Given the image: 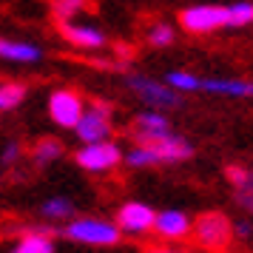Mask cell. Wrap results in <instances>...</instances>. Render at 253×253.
<instances>
[{
  "label": "cell",
  "instance_id": "16",
  "mask_svg": "<svg viewBox=\"0 0 253 253\" xmlns=\"http://www.w3.org/2000/svg\"><path fill=\"white\" fill-rule=\"evenodd\" d=\"M12 253H54V236L48 233H23Z\"/></svg>",
  "mask_w": 253,
  "mask_h": 253
},
{
  "label": "cell",
  "instance_id": "2",
  "mask_svg": "<svg viewBox=\"0 0 253 253\" xmlns=\"http://www.w3.org/2000/svg\"><path fill=\"white\" fill-rule=\"evenodd\" d=\"M60 236L69 242L91 245V248H117L123 242V230L117 228V222L97 216H74L60 228Z\"/></svg>",
  "mask_w": 253,
  "mask_h": 253
},
{
  "label": "cell",
  "instance_id": "26",
  "mask_svg": "<svg viewBox=\"0 0 253 253\" xmlns=\"http://www.w3.org/2000/svg\"><path fill=\"white\" fill-rule=\"evenodd\" d=\"M233 236L242 242H253V222H248V219L233 222Z\"/></svg>",
  "mask_w": 253,
  "mask_h": 253
},
{
  "label": "cell",
  "instance_id": "12",
  "mask_svg": "<svg viewBox=\"0 0 253 253\" xmlns=\"http://www.w3.org/2000/svg\"><path fill=\"white\" fill-rule=\"evenodd\" d=\"M199 91L242 100V97H253V80H219V77H208V80L199 83Z\"/></svg>",
  "mask_w": 253,
  "mask_h": 253
},
{
  "label": "cell",
  "instance_id": "24",
  "mask_svg": "<svg viewBox=\"0 0 253 253\" xmlns=\"http://www.w3.org/2000/svg\"><path fill=\"white\" fill-rule=\"evenodd\" d=\"M83 3H85V0H51V12L57 14L60 23H63V20H71L74 14L80 12Z\"/></svg>",
  "mask_w": 253,
  "mask_h": 253
},
{
  "label": "cell",
  "instance_id": "11",
  "mask_svg": "<svg viewBox=\"0 0 253 253\" xmlns=\"http://www.w3.org/2000/svg\"><path fill=\"white\" fill-rule=\"evenodd\" d=\"M60 32L69 40L71 46L77 48H103L105 46V35L91 23H74V20H63Z\"/></svg>",
  "mask_w": 253,
  "mask_h": 253
},
{
  "label": "cell",
  "instance_id": "1",
  "mask_svg": "<svg viewBox=\"0 0 253 253\" xmlns=\"http://www.w3.org/2000/svg\"><path fill=\"white\" fill-rule=\"evenodd\" d=\"M194 242L205 253H228L233 245V219L225 211H202L194 219Z\"/></svg>",
  "mask_w": 253,
  "mask_h": 253
},
{
  "label": "cell",
  "instance_id": "13",
  "mask_svg": "<svg viewBox=\"0 0 253 253\" xmlns=\"http://www.w3.org/2000/svg\"><path fill=\"white\" fill-rule=\"evenodd\" d=\"M0 57L12 60V63H40V60H43V48L35 46V43L0 37Z\"/></svg>",
  "mask_w": 253,
  "mask_h": 253
},
{
  "label": "cell",
  "instance_id": "8",
  "mask_svg": "<svg viewBox=\"0 0 253 253\" xmlns=\"http://www.w3.org/2000/svg\"><path fill=\"white\" fill-rule=\"evenodd\" d=\"M179 23L191 35H211L225 26V6L205 3V6H191L179 14Z\"/></svg>",
  "mask_w": 253,
  "mask_h": 253
},
{
  "label": "cell",
  "instance_id": "7",
  "mask_svg": "<svg viewBox=\"0 0 253 253\" xmlns=\"http://www.w3.org/2000/svg\"><path fill=\"white\" fill-rule=\"evenodd\" d=\"M83 111H85L83 97L71 88H57L48 97V117L60 128H77V123L83 120Z\"/></svg>",
  "mask_w": 253,
  "mask_h": 253
},
{
  "label": "cell",
  "instance_id": "28",
  "mask_svg": "<svg viewBox=\"0 0 253 253\" xmlns=\"http://www.w3.org/2000/svg\"><path fill=\"white\" fill-rule=\"evenodd\" d=\"M148 253H182V251H165V248H154V251H148Z\"/></svg>",
  "mask_w": 253,
  "mask_h": 253
},
{
  "label": "cell",
  "instance_id": "3",
  "mask_svg": "<svg viewBox=\"0 0 253 253\" xmlns=\"http://www.w3.org/2000/svg\"><path fill=\"white\" fill-rule=\"evenodd\" d=\"M137 145H145L157 154V160L160 162H185L194 157V145L188 142L185 137L179 134H173V131H160V134H137Z\"/></svg>",
  "mask_w": 253,
  "mask_h": 253
},
{
  "label": "cell",
  "instance_id": "10",
  "mask_svg": "<svg viewBox=\"0 0 253 253\" xmlns=\"http://www.w3.org/2000/svg\"><path fill=\"white\" fill-rule=\"evenodd\" d=\"M194 228V219L188 216L185 211H160L157 219H154V230H157V236L162 239H185L188 233Z\"/></svg>",
  "mask_w": 253,
  "mask_h": 253
},
{
  "label": "cell",
  "instance_id": "18",
  "mask_svg": "<svg viewBox=\"0 0 253 253\" xmlns=\"http://www.w3.org/2000/svg\"><path fill=\"white\" fill-rule=\"evenodd\" d=\"M253 23V3L239 0V3H230L225 6V26L228 29H245Z\"/></svg>",
  "mask_w": 253,
  "mask_h": 253
},
{
  "label": "cell",
  "instance_id": "15",
  "mask_svg": "<svg viewBox=\"0 0 253 253\" xmlns=\"http://www.w3.org/2000/svg\"><path fill=\"white\" fill-rule=\"evenodd\" d=\"M40 216L43 219H51V222H63V219H74L77 216V208L71 199L66 196H51L40 205Z\"/></svg>",
  "mask_w": 253,
  "mask_h": 253
},
{
  "label": "cell",
  "instance_id": "5",
  "mask_svg": "<svg viewBox=\"0 0 253 253\" xmlns=\"http://www.w3.org/2000/svg\"><path fill=\"white\" fill-rule=\"evenodd\" d=\"M74 134L80 137V142L91 145V142H105L111 137V105L94 100L85 111H83V120L77 123Z\"/></svg>",
  "mask_w": 253,
  "mask_h": 253
},
{
  "label": "cell",
  "instance_id": "23",
  "mask_svg": "<svg viewBox=\"0 0 253 253\" xmlns=\"http://www.w3.org/2000/svg\"><path fill=\"white\" fill-rule=\"evenodd\" d=\"M148 43H151V46H157V48L171 46V43H173V29L168 23L151 26V29H148Z\"/></svg>",
  "mask_w": 253,
  "mask_h": 253
},
{
  "label": "cell",
  "instance_id": "25",
  "mask_svg": "<svg viewBox=\"0 0 253 253\" xmlns=\"http://www.w3.org/2000/svg\"><path fill=\"white\" fill-rule=\"evenodd\" d=\"M20 154H23L20 142H6V148L0 154V165H14V162L20 160Z\"/></svg>",
  "mask_w": 253,
  "mask_h": 253
},
{
  "label": "cell",
  "instance_id": "21",
  "mask_svg": "<svg viewBox=\"0 0 253 253\" xmlns=\"http://www.w3.org/2000/svg\"><path fill=\"white\" fill-rule=\"evenodd\" d=\"M165 83L171 85L173 91L188 94V91H199L202 77H196V74H191V71H168V74H165Z\"/></svg>",
  "mask_w": 253,
  "mask_h": 253
},
{
  "label": "cell",
  "instance_id": "20",
  "mask_svg": "<svg viewBox=\"0 0 253 253\" xmlns=\"http://www.w3.org/2000/svg\"><path fill=\"white\" fill-rule=\"evenodd\" d=\"M225 176H228V182L233 185V191H239V194H253V168L228 165V168H225Z\"/></svg>",
  "mask_w": 253,
  "mask_h": 253
},
{
  "label": "cell",
  "instance_id": "17",
  "mask_svg": "<svg viewBox=\"0 0 253 253\" xmlns=\"http://www.w3.org/2000/svg\"><path fill=\"white\" fill-rule=\"evenodd\" d=\"M160 131H171V123L168 117L160 114V111H142L134 120V137L137 134H160Z\"/></svg>",
  "mask_w": 253,
  "mask_h": 253
},
{
  "label": "cell",
  "instance_id": "19",
  "mask_svg": "<svg viewBox=\"0 0 253 253\" xmlns=\"http://www.w3.org/2000/svg\"><path fill=\"white\" fill-rule=\"evenodd\" d=\"M26 94H29V88L23 83H0V111L17 108L26 100Z\"/></svg>",
  "mask_w": 253,
  "mask_h": 253
},
{
  "label": "cell",
  "instance_id": "9",
  "mask_svg": "<svg viewBox=\"0 0 253 253\" xmlns=\"http://www.w3.org/2000/svg\"><path fill=\"white\" fill-rule=\"evenodd\" d=\"M154 219H157V211L151 205H145V202H126V205H120L114 222L123 233L142 236V233H148L154 228Z\"/></svg>",
  "mask_w": 253,
  "mask_h": 253
},
{
  "label": "cell",
  "instance_id": "4",
  "mask_svg": "<svg viewBox=\"0 0 253 253\" xmlns=\"http://www.w3.org/2000/svg\"><path fill=\"white\" fill-rule=\"evenodd\" d=\"M123 151L117 142L105 139V142H91V145H83L77 154H74V162L80 165L83 171L91 173H103V171H114L117 165L123 162Z\"/></svg>",
  "mask_w": 253,
  "mask_h": 253
},
{
  "label": "cell",
  "instance_id": "6",
  "mask_svg": "<svg viewBox=\"0 0 253 253\" xmlns=\"http://www.w3.org/2000/svg\"><path fill=\"white\" fill-rule=\"evenodd\" d=\"M128 88L137 94L142 103H148L151 108H179L182 105L179 91H173L168 83H157L151 77H142V74H131Z\"/></svg>",
  "mask_w": 253,
  "mask_h": 253
},
{
  "label": "cell",
  "instance_id": "14",
  "mask_svg": "<svg viewBox=\"0 0 253 253\" xmlns=\"http://www.w3.org/2000/svg\"><path fill=\"white\" fill-rule=\"evenodd\" d=\"M63 157V142L54 137H43L35 142V148H32V162H35L37 168H46L51 162H57Z\"/></svg>",
  "mask_w": 253,
  "mask_h": 253
},
{
  "label": "cell",
  "instance_id": "27",
  "mask_svg": "<svg viewBox=\"0 0 253 253\" xmlns=\"http://www.w3.org/2000/svg\"><path fill=\"white\" fill-rule=\"evenodd\" d=\"M233 199H236V205H239L242 211H248L253 216V194H239V191H233Z\"/></svg>",
  "mask_w": 253,
  "mask_h": 253
},
{
  "label": "cell",
  "instance_id": "22",
  "mask_svg": "<svg viewBox=\"0 0 253 253\" xmlns=\"http://www.w3.org/2000/svg\"><path fill=\"white\" fill-rule=\"evenodd\" d=\"M123 160H126L131 168H154V165H160L157 154H154L151 148H145V145H134Z\"/></svg>",
  "mask_w": 253,
  "mask_h": 253
}]
</instances>
